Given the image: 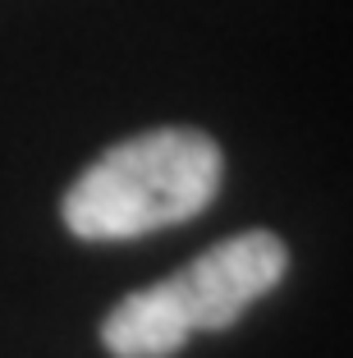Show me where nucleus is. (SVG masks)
Wrapping results in <instances>:
<instances>
[{
    "instance_id": "nucleus-1",
    "label": "nucleus",
    "mask_w": 353,
    "mask_h": 358,
    "mask_svg": "<svg viewBox=\"0 0 353 358\" xmlns=\"http://www.w3.org/2000/svg\"><path fill=\"white\" fill-rule=\"evenodd\" d=\"M216 138L202 129H147L106 148L60 198V221L83 243H124L184 225L220 193Z\"/></svg>"
},
{
    "instance_id": "nucleus-2",
    "label": "nucleus",
    "mask_w": 353,
    "mask_h": 358,
    "mask_svg": "<svg viewBox=\"0 0 353 358\" xmlns=\"http://www.w3.org/2000/svg\"><path fill=\"white\" fill-rule=\"evenodd\" d=\"M289 271V248L271 230H243L211 243L166 280L134 289L106 313L110 358H175L198 331H229Z\"/></svg>"
}]
</instances>
